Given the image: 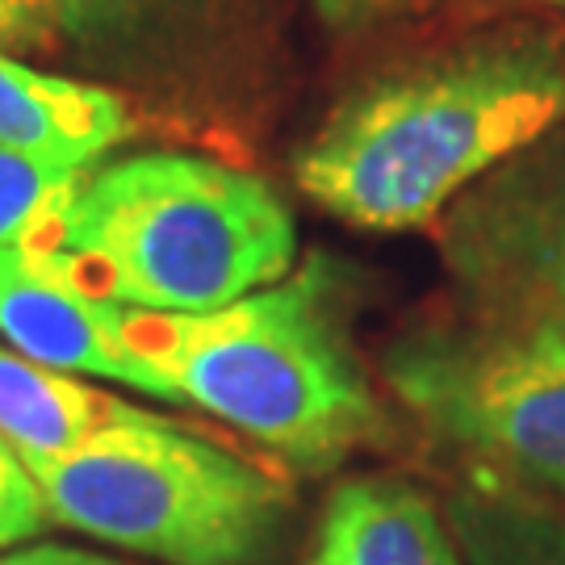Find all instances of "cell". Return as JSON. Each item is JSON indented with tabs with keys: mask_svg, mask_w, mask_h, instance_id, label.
<instances>
[{
	"mask_svg": "<svg viewBox=\"0 0 565 565\" xmlns=\"http://www.w3.org/2000/svg\"><path fill=\"white\" fill-rule=\"evenodd\" d=\"M562 4H565V0H562Z\"/></svg>",
	"mask_w": 565,
	"mask_h": 565,
	"instance_id": "obj_21",
	"label": "cell"
},
{
	"mask_svg": "<svg viewBox=\"0 0 565 565\" xmlns=\"http://www.w3.org/2000/svg\"><path fill=\"white\" fill-rule=\"evenodd\" d=\"M0 46H21V51L60 46V34L46 18L42 0H0Z\"/></svg>",
	"mask_w": 565,
	"mask_h": 565,
	"instance_id": "obj_15",
	"label": "cell"
},
{
	"mask_svg": "<svg viewBox=\"0 0 565 565\" xmlns=\"http://www.w3.org/2000/svg\"><path fill=\"white\" fill-rule=\"evenodd\" d=\"M25 465L51 524L160 565H273L294 524L281 473L139 406Z\"/></svg>",
	"mask_w": 565,
	"mask_h": 565,
	"instance_id": "obj_4",
	"label": "cell"
},
{
	"mask_svg": "<svg viewBox=\"0 0 565 565\" xmlns=\"http://www.w3.org/2000/svg\"><path fill=\"white\" fill-rule=\"evenodd\" d=\"M51 527V511L21 452L0 436V553L30 545Z\"/></svg>",
	"mask_w": 565,
	"mask_h": 565,
	"instance_id": "obj_14",
	"label": "cell"
},
{
	"mask_svg": "<svg viewBox=\"0 0 565 565\" xmlns=\"http://www.w3.org/2000/svg\"><path fill=\"white\" fill-rule=\"evenodd\" d=\"M315 13L335 25V30H356V25H369V21L394 13L403 0H310Z\"/></svg>",
	"mask_w": 565,
	"mask_h": 565,
	"instance_id": "obj_18",
	"label": "cell"
},
{
	"mask_svg": "<svg viewBox=\"0 0 565 565\" xmlns=\"http://www.w3.org/2000/svg\"><path fill=\"white\" fill-rule=\"evenodd\" d=\"M126 340L177 403L202 406L294 473L382 440L385 415L335 306L327 260L202 315L126 310Z\"/></svg>",
	"mask_w": 565,
	"mask_h": 565,
	"instance_id": "obj_2",
	"label": "cell"
},
{
	"mask_svg": "<svg viewBox=\"0 0 565 565\" xmlns=\"http://www.w3.org/2000/svg\"><path fill=\"white\" fill-rule=\"evenodd\" d=\"M385 385L448 445L515 478H565V331L545 319L427 323L385 348Z\"/></svg>",
	"mask_w": 565,
	"mask_h": 565,
	"instance_id": "obj_5",
	"label": "cell"
},
{
	"mask_svg": "<svg viewBox=\"0 0 565 565\" xmlns=\"http://www.w3.org/2000/svg\"><path fill=\"white\" fill-rule=\"evenodd\" d=\"M231 0H42L60 42L109 72H142L177 63L189 34H210Z\"/></svg>",
	"mask_w": 565,
	"mask_h": 565,
	"instance_id": "obj_10",
	"label": "cell"
},
{
	"mask_svg": "<svg viewBox=\"0 0 565 565\" xmlns=\"http://www.w3.org/2000/svg\"><path fill=\"white\" fill-rule=\"evenodd\" d=\"M448 264L486 315L553 319L565 310V168H524L465 205L445 239Z\"/></svg>",
	"mask_w": 565,
	"mask_h": 565,
	"instance_id": "obj_6",
	"label": "cell"
},
{
	"mask_svg": "<svg viewBox=\"0 0 565 565\" xmlns=\"http://www.w3.org/2000/svg\"><path fill=\"white\" fill-rule=\"evenodd\" d=\"M548 490H557V494L565 499V478H562V482H548Z\"/></svg>",
	"mask_w": 565,
	"mask_h": 565,
	"instance_id": "obj_20",
	"label": "cell"
},
{
	"mask_svg": "<svg viewBox=\"0 0 565 565\" xmlns=\"http://www.w3.org/2000/svg\"><path fill=\"white\" fill-rule=\"evenodd\" d=\"M306 565H465L448 520L398 478H352L331 490Z\"/></svg>",
	"mask_w": 565,
	"mask_h": 565,
	"instance_id": "obj_9",
	"label": "cell"
},
{
	"mask_svg": "<svg viewBox=\"0 0 565 565\" xmlns=\"http://www.w3.org/2000/svg\"><path fill=\"white\" fill-rule=\"evenodd\" d=\"M445 511L494 532L524 565H565V511L499 465L469 469L465 482L452 486Z\"/></svg>",
	"mask_w": 565,
	"mask_h": 565,
	"instance_id": "obj_12",
	"label": "cell"
},
{
	"mask_svg": "<svg viewBox=\"0 0 565 565\" xmlns=\"http://www.w3.org/2000/svg\"><path fill=\"white\" fill-rule=\"evenodd\" d=\"M0 565H135L97 553V548H76V545H18L0 553Z\"/></svg>",
	"mask_w": 565,
	"mask_h": 565,
	"instance_id": "obj_17",
	"label": "cell"
},
{
	"mask_svg": "<svg viewBox=\"0 0 565 565\" xmlns=\"http://www.w3.org/2000/svg\"><path fill=\"white\" fill-rule=\"evenodd\" d=\"M445 520L452 527V536H457V545H461L465 565H524L494 532H486L482 524H473L465 515H452V511H445Z\"/></svg>",
	"mask_w": 565,
	"mask_h": 565,
	"instance_id": "obj_16",
	"label": "cell"
},
{
	"mask_svg": "<svg viewBox=\"0 0 565 565\" xmlns=\"http://www.w3.org/2000/svg\"><path fill=\"white\" fill-rule=\"evenodd\" d=\"M88 172L34 160L0 142V247H42Z\"/></svg>",
	"mask_w": 565,
	"mask_h": 565,
	"instance_id": "obj_13",
	"label": "cell"
},
{
	"mask_svg": "<svg viewBox=\"0 0 565 565\" xmlns=\"http://www.w3.org/2000/svg\"><path fill=\"white\" fill-rule=\"evenodd\" d=\"M545 323H557L565 331V310H562V315H553V319H545Z\"/></svg>",
	"mask_w": 565,
	"mask_h": 565,
	"instance_id": "obj_19",
	"label": "cell"
},
{
	"mask_svg": "<svg viewBox=\"0 0 565 565\" xmlns=\"http://www.w3.org/2000/svg\"><path fill=\"white\" fill-rule=\"evenodd\" d=\"M557 121L565 46L515 30L352 88L294 160V177L340 223L411 231Z\"/></svg>",
	"mask_w": 565,
	"mask_h": 565,
	"instance_id": "obj_1",
	"label": "cell"
},
{
	"mask_svg": "<svg viewBox=\"0 0 565 565\" xmlns=\"http://www.w3.org/2000/svg\"><path fill=\"white\" fill-rule=\"evenodd\" d=\"M42 247L118 310L202 315L285 281L298 223L243 168L142 151L97 163Z\"/></svg>",
	"mask_w": 565,
	"mask_h": 565,
	"instance_id": "obj_3",
	"label": "cell"
},
{
	"mask_svg": "<svg viewBox=\"0 0 565 565\" xmlns=\"http://www.w3.org/2000/svg\"><path fill=\"white\" fill-rule=\"evenodd\" d=\"M130 403H118L72 373L46 369L0 348V436L21 452V461L60 457L84 445L93 431L126 415Z\"/></svg>",
	"mask_w": 565,
	"mask_h": 565,
	"instance_id": "obj_11",
	"label": "cell"
},
{
	"mask_svg": "<svg viewBox=\"0 0 565 565\" xmlns=\"http://www.w3.org/2000/svg\"><path fill=\"white\" fill-rule=\"evenodd\" d=\"M139 130L135 105L118 88L39 72L0 46V142L72 172L97 168Z\"/></svg>",
	"mask_w": 565,
	"mask_h": 565,
	"instance_id": "obj_8",
	"label": "cell"
},
{
	"mask_svg": "<svg viewBox=\"0 0 565 565\" xmlns=\"http://www.w3.org/2000/svg\"><path fill=\"white\" fill-rule=\"evenodd\" d=\"M0 340L46 369L88 373L177 403L126 340V310L88 294L46 247H0Z\"/></svg>",
	"mask_w": 565,
	"mask_h": 565,
	"instance_id": "obj_7",
	"label": "cell"
}]
</instances>
